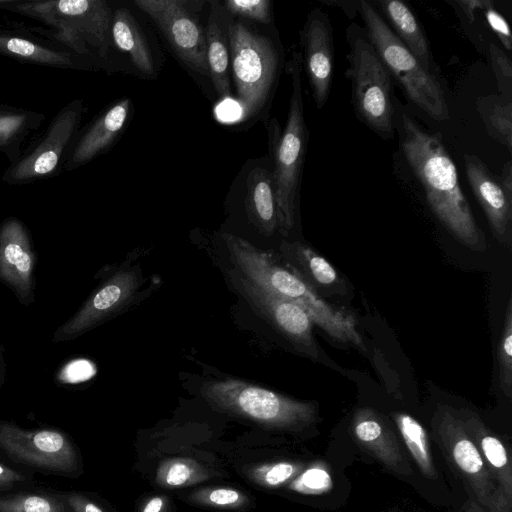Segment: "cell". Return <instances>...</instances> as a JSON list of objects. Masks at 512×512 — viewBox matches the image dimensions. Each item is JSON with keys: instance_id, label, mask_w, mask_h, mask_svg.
<instances>
[{"instance_id": "cell-26", "label": "cell", "mask_w": 512, "mask_h": 512, "mask_svg": "<svg viewBox=\"0 0 512 512\" xmlns=\"http://www.w3.org/2000/svg\"><path fill=\"white\" fill-rule=\"evenodd\" d=\"M111 40L128 55L137 70L148 76L154 74L150 47L136 19L128 10L120 8L112 13Z\"/></svg>"}, {"instance_id": "cell-16", "label": "cell", "mask_w": 512, "mask_h": 512, "mask_svg": "<svg viewBox=\"0 0 512 512\" xmlns=\"http://www.w3.org/2000/svg\"><path fill=\"white\" fill-rule=\"evenodd\" d=\"M235 286L297 349L316 356L313 322L295 303L285 300L252 283L240 273L234 276Z\"/></svg>"}, {"instance_id": "cell-15", "label": "cell", "mask_w": 512, "mask_h": 512, "mask_svg": "<svg viewBox=\"0 0 512 512\" xmlns=\"http://www.w3.org/2000/svg\"><path fill=\"white\" fill-rule=\"evenodd\" d=\"M328 15L320 8L310 11L300 33L304 67L316 108L327 102L334 71V43Z\"/></svg>"}, {"instance_id": "cell-8", "label": "cell", "mask_w": 512, "mask_h": 512, "mask_svg": "<svg viewBox=\"0 0 512 512\" xmlns=\"http://www.w3.org/2000/svg\"><path fill=\"white\" fill-rule=\"evenodd\" d=\"M230 68L241 119L257 116L266 106L276 83L280 55L273 42L231 19L228 29Z\"/></svg>"}, {"instance_id": "cell-24", "label": "cell", "mask_w": 512, "mask_h": 512, "mask_svg": "<svg viewBox=\"0 0 512 512\" xmlns=\"http://www.w3.org/2000/svg\"><path fill=\"white\" fill-rule=\"evenodd\" d=\"M246 210L251 222L265 236L278 228L277 204L272 172L255 168L246 180Z\"/></svg>"}, {"instance_id": "cell-6", "label": "cell", "mask_w": 512, "mask_h": 512, "mask_svg": "<svg viewBox=\"0 0 512 512\" xmlns=\"http://www.w3.org/2000/svg\"><path fill=\"white\" fill-rule=\"evenodd\" d=\"M358 14L374 49L406 97L432 119L448 120L449 107L436 75L428 72L396 37L371 2L359 0Z\"/></svg>"}, {"instance_id": "cell-29", "label": "cell", "mask_w": 512, "mask_h": 512, "mask_svg": "<svg viewBox=\"0 0 512 512\" xmlns=\"http://www.w3.org/2000/svg\"><path fill=\"white\" fill-rule=\"evenodd\" d=\"M393 419L422 474L430 479H436L438 475L424 427L407 413L396 412L393 414Z\"/></svg>"}, {"instance_id": "cell-43", "label": "cell", "mask_w": 512, "mask_h": 512, "mask_svg": "<svg viewBox=\"0 0 512 512\" xmlns=\"http://www.w3.org/2000/svg\"><path fill=\"white\" fill-rule=\"evenodd\" d=\"M465 512H484V510L476 501L469 499L465 504Z\"/></svg>"}, {"instance_id": "cell-40", "label": "cell", "mask_w": 512, "mask_h": 512, "mask_svg": "<svg viewBox=\"0 0 512 512\" xmlns=\"http://www.w3.org/2000/svg\"><path fill=\"white\" fill-rule=\"evenodd\" d=\"M207 502L216 506H236L244 501L243 495L230 488H217L206 493Z\"/></svg>"}, {"instance_id": "cell-11", "label": "cell", "mask_w": 512, "mask_h": 512, "mask_svg": "<svg viewBox=\"0 0 512 512\" xmlns=\"http://www.w3.org/2000/svg\"><path fill=\"white\" fill-rule=\"evenodd\" d=\"M160 29L174 53L192 71L209 76L205 29L184 0H135Z\"/></svg>"}, {"instance_id": "cell-25", "label": "cell", "mask_w": 512, "mask_h": 512, "mask_svg": "<svg viewBox=\"0 0 512 512\" xmlns=\"http://www.w3.org/2000/svg\"><path fill=\"white\" fill-rule=\"evenodd\" d=\"M44 120L45 115L41 112L0 104V153L6 156L10 165L20 159L24 142Z\"/></svg>"}, {"instance_id": "cell-23", "label": "cell", "mask_w": 512, "mask_h": 512, "mask_svg": "<svg viewBox=\"0 0 512 512\" xmlns=\"http://www.w3.org/2000/svg\"><path fill=\"white\" fill-rule=\"evenodd\" d=\"M0 54L24 63L61 69L82 68L74 55L66 50L46 45L27 37L23 32L0 26Z\"/></svg>"}, {"instance_id": "cell-22", "label": "cell", "mask_w": 512, "mask_h": 512, "mask_svg": "<svg viewBox=\"0 0 512 512\" xmlns=\"http://www.w3.org/2000/svg\"><path fill=\"white\" fill-rule=\"evenodd\" d=\"M396 37L418 59L422 66L435 74V64L426 33L411 8L400 0L371 2Z\"/></svg>"}, {"instance_id": "cell-31", "label": "cell", "mask_w": 512, "mask_h": 512, "mask_svg": "<svg viewBox=\"0 0 512 512\" xmlns=\"http://www.w3.org/2000/svg\"><path fill=\"white\" fill-rule=\"evenodd\" d=\"M499 383L508 397L512 396V300H508L504 326L498 349Z\"/></svg>"}, {"instance_id": "cell-42", "label": "cell", "mask_w": 512, "mask_h": 512, "mask_svg": "<svg viewBox=\"0 0 512 512\" xmlns=\"http://www.w3.org/2000/svg\"><path fill=\"white\" fill-rule=\"evenodd\" d=\"M163 503L161 497H153L146 503L142 512H161Z\"/></svg>"}, {"instance_id": "cell-12", "label": "cell", "mask_w": 512, "mask_h": 512, "mask_svg": "<svg viewBox=\"0 0 512 512\" xmlns=\"http://www.w3.org/2000/svg\"><path fill=\"white\" fill-rule=\"evenodd\" d=\"M138 286L136 271H117L101 283L77 312L55 331L52 342L74 340L106 322L128 304Z\"/></svg>"}, {"instance_id": "cell-35", "label": "cell", "mask_w": 512, "mask_h": 512, "mask_svg": "<svg viewBox=\"0 0 512 512\" xmlns=\"http://www.w3.org/2000/svg\"><path fill=\"white\" fill-rule=\"evenodd\" d=\"M222 5L230 15L264 24L271 22V1L269 0H225Z\"/></svg>"}, {"instance_id": "cell-10", "label": "cell", "mask_w": 512, "mask_h": 512, "mask_svg": "<svg viewBox=\"0 0 512 512\" xmlns=\"http://www.w3.org/2000/svg\"><path fill=\"white\" fill-rule=\"evenodd\" d=\"M83 107L80 99L62 107L43 134L5 169L1 180L8 185H26L55 177L64 170L78 135Z\"/></svg>"}, {"instance_id": "cell-38", "label": "cell", "mask_w": 512, "mask_h": 512, "mask_svg": "<svg viewBox=\"0 0 512 512\" xmlns=\"http://www.w3.org/2000/svg\"><path fill=\"white\" fill-rule=\"evenodd\" d=\"M34 478L31 471L15 468L0 459V494L14 493L33 488Z\"/></svg>"}, {"instance_id": "cell-19", "label": "cell", "mask_w": 512, "mask_h": 512, "mask_svg": "<svg viewBox=\"0 0 512 512\" xmlns=\"http://www.w3.org/2000/svg\"><path fill=\"white\" fill-rule=\"evenodd\" d=\"M352 433L359 446L387 469L402 475L412 473L394 433L377 411L358 409L352 419Z\"/></svg>"}, {"instance_id": "cell-33", "label": "cell", "mask_w": 512, "mask_h": 512, "mask_svg": "<svg viewBox=\"0 0 512 512\" xmlns=\"http://www.w3.org/2000/svg\"><path fill=\"white\" fill-rule=\"evenodd\" d=\"M292 248L299 262L319 285L330 286L337 282L338 274L325 258L298 242L293 243Z\"/></svg>"}, {"instance_id": "cell-27", "label": "cell", "mask_w": 512, "mask_h": 512, "mask_svg": "<svg viewBox=\"0 0 512 512\" xmlns=\"http://www.w3.org/2000/svg\"><path fill=\"white\" fill-rule=\"evenodd\" d=\"M450 4L455 8L463 22L470 25L480 24L492 33L501 46L511 52L512 36L505 17L487 0H453Z\"/></svg>"}, {"instance_id": "cell-2", "label": "cell", "mask_w": 512, "mask_h": 512, "mask_svg": "<svg viewBox=\"0 0 512 512\" xmlns=\"http://www.w3.org/2000/svg\"><path fill=\"white\" fill-rule=\"evenodd\" d=\"M230 257L242 276L257 286L302 308L333 339L365 349L355 317L324 301L294 268H286L247 240L224 233Z\"/></svg>"}, {"instance_id": "cell-18", "label": "cell", "mask_w": 512, "mask_h": 512, "mask_svg": "<svg viewBox=\"0 0 512 512\" xmlns=\"http://www.w3.org/2000/svg\"><path fill=\"white\" fill-rule=\"evenodd\" d=\"M128 98L115 102L103 111L75 140L64 165L73 170L105 153L122 133L130 113Z\"/></svg>"}, {"instance_id": "cell-20", "label": "cell", "mask_w": 512, "mask_h": 512, "mask_svg": "<svg viewBox=\"0 0 512 512\" xmlns=\"http://www.w3.org/2000/svg\"><path fill=\"white\" fill-rule=\"evenodd\" d=\"M463 427L477 446L496 488L497 512L512 508V463L505 444L477 417L462 421Z\"/></svg>"}, {"instance_id": "cell-28", "label": "cell", "mask_w": 512, "mask_h": 512, "mask_svg": "<svg viewBox=\"0 0 512 512\" xmlns=\"http://www.w3.org/2000/svg\"><path fill=\"white\" fill-rule=\"evenodd\" d=\"M478 114L491 138L512 152V100L500 94L476 99Z\"/></svg>"}, {"instance_id": "cell-13", "label": "cell", "mask_w": 512, "mask_h": 512, "mask_svg": "<svg viewBox=\"0 0 512 512\" xmlns=\"http://www.w3.org/2000/svg\"><path fill=\"white\" fill-rule=\"evenodd\" d=\"M439 435L450 462L469 485L476 502L489 512H497L495 485L462 421L444 412L439 422Z\"/></svg>"}, {"instance_id": "cell-7", "label": "cell", "mask_w": 512, "mask_h": 512, "mask_svg": "<svg viewBox=\"0 0 512 512\" xmlns=\"http://www.w3.org/2000/svg\"><path fill=\"white\" fill-rule=\"evenodd\" d=\"M201 393L219 410L271 428L301 429L312 424L317 416L312 402L299 401L237 378L207 381Z\"/></svg>"}, {"instance_id": "cell-9", "label": "cell", "mask_w": 512, "mask_h": 512, "mask_svg": "<svg viewBox=\"0 0 512 512\" xmlns=\"http://www.w3.org/2000/svg\"><path fill=\"white\" fill-rule=\"evenodd\" d=\"M0 457L31 471L61 477L81 473L80 453L71 438L56 428L26 429L0 421Z\"/></svg>"}, {"instance_id": "cell-39", "label": "cell", "mask_w": 512, "mask_h": 512, "mask_svg": "<svg viewBox=\"0 0 512 512\" xmlns=\"http://www.w3.org/2000/svg\"><path fill=\"white\" fill-rule=\"evenodd\" d=\"M71 512H105L87 494L76 491L60 492Z\"/></svg>"}, {"instance_id": "cell-4", "label": "cell", "mask_w": 512, "mask_h": 512, "mask_svg": "<svg viewBox=\"0 0 512 512\" xmlns=\"http://www.w3.org/2000/svg\"><path fill=\"white\" fill-rule=\"evenodd\" d=\"M0 9L31 17L50 29L35 28L77 55L90 48L106 57L111 45L112 11L104 0H0Z\"/></svg>"}, {"instance_id": "cell-34", "label": "cell", "mask_w": 512, "mask_h": 512, "mask_svg": "<svg viewBox=\"0 0 512 512\" xmlns=\"http://www.w3.org/2000/svg\"><path fill=\"white\" fill-rule=\"evenodd\" d=\"M488 54L496 78L498 94L512 100V63L510 57L494 42L489 43Z\"/></svg>"}, {"instance_id": "cell-32", "label": "cell", "mask_w": 512, "mask_h": 512, "mask_svg": "<svg viewBox=\"0 0 512 512\" xmlns=\"http://www.w3.org/2000/svg\"><path fill=\"white\" fill-rule=\"evenodd\" d=\"M333 487V481L325 463L317 462L300 472L290 484V489L302 494L319 495Z\"/></svg>"}, {"instance_id": "cell-30", "label": "cell", "mask_w": 512, "mask_h": 512, "mask_svg": "<svg viewBox=\"0 0 512 512\" xmlns=\"http://www.w3.org/2000/svg\"><path fill=\"white\" fill-rule=\"evenodd\" d=\"M0 512H71L60 492L24 490L0 494Z\"/></svg>"}, {"instance_id": "cell-3", "label": "cell", "mask_w": 512, "mask_h": 512, "mask_svg": "<svg viewBox=\"0 0 512 512\" xmlns=\"http://www.w3.org/2000/svg\"><path fill=\"white\" fill-rule=\"evenodd\" d=\"M288 71L291 76L292 91L285 128L281 132L276 119L271 121L269 127V147L274 159L272 177L277 204L278 228L285 236L295 222L303 164L309 139L304 116L300 52L292 53Z\"/></svg>"}, {"instance_id": "cell-1", "label": "cell", "mask_w": 512, "mask_h": 512, "mask_svg": "<svg viewBox=\"0 0 512 512\" xmlns=\"http://www.w3.org/2000/svg\"><path fill=\"white\" fill-rule=\"evenodd\" d=\"M402 153L420 182L438 220L470 249L482 251L486 241L459 183L456 166L441 137L429 133L406 112L396 114Z\"/></svg>"}, {"instance_id": "cell-17", "label": "cell", "mask_w": 512, "mask_h": 512, "mask_svg": "<svg viewBox=\"0 0 512 512\" xmlns=\"http://www.w3.org/2000/svg\"><path fill=\"white\" fill-rule=\"evenodd\" d=\"M463 159L468 183L487 217L494 237L500 243L509 245L512 199L505 193L499 178L490 172L480 158L465 154Z\"/></svg>"}, {"instance_id": "cell-41", "label": "cell", "mask_w": 512, "mask_h": 512, "mask_svg": "<svg viewBox=\"0 0 512 512\" xmlns=\"http://www.w3.org/2000/svg\"><path fill=\"white\" fill-rule=\"evenodd\" d=\"M499 181L509 198L512 199V164L507 161L502 168L501 176L498 177Z\"/></svg>"}, {"instance_id": "cell-21", "label": "cell", "mask_w": 512, "mask_h": 512, "mask_svg": "<svg viewBox=\"0 0 512 512\" xmlns=\"http://www.w3.org/2000/svg\"><path fill=\"white\" fill-rule=\"evenodd\" d=\"M210 9L205 28L209 77L221 99L231 95L230 53L228 29L232 19L218 1H210Z\"/></svg>"}, {"instance_id": "cell-36", "label": "cell", "mask_w": 512, "mask_h": 512, "mask_svg": "<svg viewBox=\"0 0 512 512\" xmlns=\"http://www.w3.org/2000/svg\"><path fill=\"white\" fill-rule=\"evenodd\" d=\"M302 470V465L291 462H277L263 465L253 471L254 478L268 487L280 486L295 478Z\"/></svg>"}, {"instance_id": "cell-14", "label": "cell", "mask_w": 512, "mask_h": 512, "mask_svg": "<svg viewBox=\"0 0 512 512\" xmlns=\"http://www.w3.org/2000/svg\"><path fill=\"white\" fill-rule=\"evenodd\" d=\"M35 251L25 224L16 217L0 223V281L18 301L29 306L35 300Z\"/></svg>"}, {"instance_id": "cell-5", "label": "cell", "mask_w": 512, "mask_h": 512, "mask_svg": "<svg viewBox=\"0 0 512 512\" xmlns=\"http://www.w3.org/2000/svg\"><path fill=\"white\" fill-rule=\"evenodd\" d=\"M349 46L346 77L356 117L383 139L394 137L396 109L393 80L370 42L364 27L351 23L346 29Z\"/></svg>"}, {"instance_id": "cell-37", "label": "cell", "mask_w": 512, "mask_h": 512, "mask_svg": "<svg viewBox=\"0 0 512 512\" xmlns=\"http://www.w3.org/2000/svg\"><path fill=\"white\" fill-rule=\"evenodd\" d=\"M198 472L194 464L184 460H171L160 466L158 481L169 487H177L195 481Z\"/></svg>"}]
</instances>
